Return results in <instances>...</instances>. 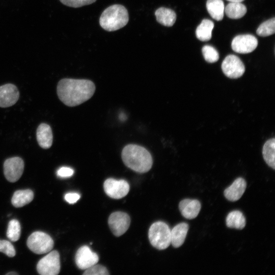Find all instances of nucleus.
Returning a JSON list of instances; mask_svg holds the SVG:
<instances>
[{
  "instance_id": "f257e3e1",
  "label": "nucleus",
  "mask_w": 275,
  "mask_h": 275,
  "mask_svg": "<svg viewBox=\"0 0 275 275\" xmlns=\"http://www.w3.org/2000/svg\"><path fill=\"white\" fill-rule=\"evenodd\" d=\"M95 86L88 79L63 78L57 85L59 99L66 105L75 106L90 99L95 91Z\"/></svg>"
},
{
  "instance_id": "f03ea898",
  "label": "nucleus",
  "mask_w": 275,
  "mask_h": 275,
  "mask_svg": "<svg viewBox=\"0 0 275 275\" xmlns=\"http://www.w3.org/2000/svg\"><path fill=\"white\" fill-rule=\"evenodd\" d=\"M121 157L127 167L140 173L148 172L153 164L150 153L145 148L135 144L126 145L122 151Z\"/></svg>"
},
{
  "instance_id": "7ed1b4c3",
  "label": "nucleus",
  "mask_w": 275,
  "mask_h": 275,
  "mask_svg": "<svg viewBox=\"0 0 275 275\" xmlns=\"http://www.w3.org/2000/svg\"><path fill=\"white\" fill-rule=\"evenodd\" d=\"M128 20L126 8L122 5L115 4L103 11L99 18V24L104 30L111 32L124 27Z\"/></svg>"
},
{
  "instance_id": "20e7f679",
  "label": "nucleus",
  "mask_w": 275,
  "mask_h": 275,
  "mask_svg": "<svg viewBox=\"0 0 275 275\" xmlns=\"http://www.w3.org/2000/svg\"><path fill=\"white\" fill-rule=\"evenodd\" d=\"M148 237L153 247L159 250H164L171 244V230L166 223L156 222L149 229Z\"/></svg>"
},
{
  "instance_id": "39448f33",
  "label": "nucleus",
  "mask_w": 275,
  "mask_h": 275,
  "mask_svg": "<svg viewBox=\"0 0 275 275\" xmlns=\"http://www.w3.org/2000/svg\"><path fill=\"white\" fill-rule=\"evenodd\" d=\"M27 245L31 251L37 254H42L50 251L54 242L52 238L47 234L36 231L28 237Z\"/></svg>"
},
{
  "instance_id": "423d86ee",
  "label": "nucleus",
  "mask_w": 275,
  "mask_h": 275,
  "mask_svg": "<svg viewBox=\"0 0 275 275\" xmlns=\"http://www.w3.org/2000/svg\"><path fill=\"white\" fill-rule=\"evenodd\" d=\"M38 272L41 275H57L60 271V255L52 251L41 259L37 265Z\"/></svg>"
},
{
  "instance_id": "0eeeda50",
  "label": "nucleus",
  "mask_w": 275,
  "mask_h": 275,
  "mask_svg": "<svg viewBox=\"0 0 275 275\" xmlns=\"http://www.w3.org/2000/svg\"><path fill=\"white\" fill-rule=\"evenodd\" d=\"M103 188L108 197L113 199H119L127 195L129 191V185L123 179L108 178L103 183Z\"/></svg>"
},
{
  "instance_id": "6e6552de",
  "label": "nucleus",
  "mask_w": 275,
  "mask_h": 275,
  "mask_svg": "<svg viewBox=\"0 0 275 275\" xmlns=\"http://www.w3.org/2000/svg\"><path fill=\"white\" fill-rule=\"evenodd\" d=\"M108 224L114 235L119 237L124 234L129 228L130 218L125 212L116 211L111 214Z\"/></svg>"
},
{
  "instance_id": "1a4fd4ad",
  "label": "nucleus",
  "mask_w": 275,
  "mask_h": 275,
  "mask_svg": "<svg viewBox=\"0 0 275 275\" xmlns=\"http://www.w3.org/2000/svg\"><path fill=\"white\" fill-rule=\"evenodd\" d=\"M222 69L226 76L235 79L241 77L243 74L245 66L238 57L230 54L223 61Z\"/></svg>"
},
{
  "instance_id": "9d476101",
  "label": "nucleus",
  "mask_w": 275,
  "mask_h": 275,
  "mask_svg": "<svg viewBox=\"0 0 275 275\" xmlns=\"http://www.w3.org/2000/svg\"><path fill=\"white\" fill-rule=\"evenodd\" d=\"M4 173L7 180L11 182L18 180L22 175L24 163L19 157L7 159L4 163Z\"/></svg>"
},
{
  "instance_id": "9b49d317",
  "label": "nucleus",
  "mask_w": 275,
  "mask_h": 275,
  "mask_svg": "<svg viewBox=\"0 0 275 275\" xmlns=\"http://www.w3.org/2000/svg\"><path fill=\"white\" fill-rule=\"evenodd\" d=\"M258 45L257 39L250 34L236 36L231 43L232 49L239 53H248L254 51Z\"/></svg>"
},
{
  "instance_id": "f8f14e48",
  "label": "nucleus",
  "mask_w": 275,
  "mask_h": 275,
  "mask_svg": "<svg viewBox=\"0 0 275 275\" xmlns=\"http://www.w3.org/2000/svg\"><path fill=\"white\" fill-rule=\"evenodd\" d=\"M98 261L99 257L97 254L92 252L87 245L79 248L75 256V263L81 269H86L97 264Z\"/></svg>"
},
{
  "instance_id": "ddd939ff",
  "label": "nucleus",
  "mask_w": 275,
  "mask_h": 275,
  "mask_svg": "<svg viewBox=\"0 0 275 275\" xmlns=\"http://www.w3.org/2000/svg\"><path fill=\"white\" fill-rule=\"evenodd\" d=\"M19 92L17 87L12 84L0 86V107H8L18 101Z\"/></svg>"
},
{
  "instance_id": "4468645a",
  "label": "nucleus",
  "mask_w": 275,
  "mask_h": 275,
  "mask_svg": "<svg viewBox=\"0 0 275 275\" xmlns=\"http://www.w3.org/2000/svg\"><path fill=\"white\" fill-rule=\"evenodd\" d=\"M201 208V203L197 200L186 199L182 200L179 204V209L182 215L189 219L196 218Z\"/></svg>"
},
{
  "instance_id": "2eb2a0df",
  "label": "nucleus",
  "mask_w": 275,
  "mask_h": 275,
  "mask_svg": "<svg viewBox=\"0 0 275 275\" xmlns=\"http://www.w3.org/2000/svg\"><path fill=\"white\" fill-rule=\"evenodd\" d=\"M246 187V183L242 178L236 179L224 192L225 198L229 201L235 202L240 199Z\"/></svg>"
},
{
  "instance_id": "dca6fc26",
  "label": "nucleus",
  "mask_w": 275,
  "mask_h": 275,
  "mask_svg": "<svg viewBox=\"0 0 275 275\" xmlns=\"http://www.w3.org/2000/svg\"><path fill=\"white\" fill-rule=\"evenodd\" d=\"M36 138L39 145L43 149L49 148L52 144L53 135L50 126L46 123L40 124L36 131Z\"/></svg>"
},
{
  "instance_id": "f3484780",
  "label": "nucleus",
  "mask_w": 275,
  "mask_h": 275,
  "mask_svg": "<svg viewBox=\"0 0 275 275\" xmlns=\"http://www.w3.org/2000/svg\"><path fill=\"white\" fill-rule=\"evenodd\" d=\"M189 229L185 223H179L171 230V244L175 248L181 246L184 242Z\"/></svg>"
},
{
  "instance_id": "a211bd4d",
  "label": "nucleus",
  "mask_w": 275,
  "mask_h": 275,
  "mask_svg": "<svg viewBox=\"0 0 275 275\" xmlns=\"http://www.w3.org/2000/svg\"><path fill=\"white\" fill-rule=\"evenodd\" d=\"M156 20L161 24L166 26H172L176 20V14L172 9L160 7L155 12Z\"/></svg>"
},
{
  "instance_id": "6ab92c4d",
  "label": "nucleus",
  "mask_w": 275,
  "mask_h": 275,
  "mask_svg": "<svg viewBox=\"0 0 275 275\" xmlns=\"http://www.w3.org/2000/svg\"><path fill=\"white\" fill-rule=\"evenodd\" d=\"M33 198L34 193L32 190H18L14 193L11 202L14 207H21L30 203Z\"/></svg>"
},
{
  "instance_id": "aec40b11",
  "label": "nucleus",
  "mask_w": 275,
  "mask_h": 275,
  "mask_svg": "<svg viewBox=\"0 0 275 275\" xmlns=\"http://www.w3.org/2000/svg\"><path fill=\"white\" fill-rule=\"evenodd\" d=\"M247 9L241 2H230L225 7L224 12L231 19L242 18L246 14Z\"/></svg>"
},
{
  "instance_id": "412c9836",
  "label": "nucleus",
  "mask_w": 275,
  "mask_h": 275,
  "mask_svg": "<svg viewBox=\"0 0 275 275\" xmlns=\"http://www.w3.org/2000/svg\"><path fill=\"white\" fill-rule=\"evenodd\" d=\"M206 8L213 19L217 21L223 19L225 9L223 0H207Z\"/></svg>"
},
{
  "instance_id": "4be33fe9",
  "label": "nucleus",
  "mask_w": 275,
  "mask_h": 275,
  "mask_svg": "<svg viewBox=\"0 0 275 275\" xmlns=\"http://www.w3.org/2000/svg\"><path fill=\"white\" fill-rule=\"evenodd\" d=\"M226 223L228 228L241 230L245 226L246 220L241 212L234 210L228 214Z\"/></svg>"
},
{
  "instance_id": "5701e85b",
  "label": "nucleus",
  "mask_w": 275,
  "mask_h": 275,
  "mask_svg": "<svg viewBox=\"0 0 275 275\" xmlns=\"http://www.w3.org/2000/svg\"><path fill=\"white\" fill-rule=\"evenodd\" d=\"M214 28L213 22L209 19H203L198 26L196 31L197 38L202 41H207L211 39L212 31Z\"/></svg>"
},
{
  "instance_id": "b1692460",
  "label": "nucleus",
  "mask_w": 275,
  "mask_h": 275,
  "mask_svg": "<svg viewBox=\"0 0 275 275\" xmlns=\"http://www.w3.org/2000/svg\"><path fill=\"white\" fill-rule=\"evenodd\" d=\"M262 154L263 158L268 166L275 169V139H270L264 144Z\"/></svg>"
},
{
  "instance_id": "393cba45",
  "label": "nucleus",
  "mask_w": 275,
  "mask_h": 275,
  "mask_svg": "<svg viewBox=\"0 0 275 275\" xmlns=\"http://www.w3.org/2000/svg\"><path fill=\"white\" fill-rule=\"evenodd\" d=\"M275 33V18L267 20L258 28L256 33L261 37H267Z\"/></svg>"
},
{
  "instance_id": "a878e982",
  "label": "nucleus",
  "mask_w": 275,
  "mask_h": 275,
  "mask_svg": "<svg viewBox=\"0 0 275 275\" xmlns=\"http://www.w3.org/2000/svg\"><path fill=\"white\" fill-rule=\"evenodd\" d=\"M21 227L19 222L15 219L11 220L8 226L7 236L12 241H17L20 236Z\"/></svg>"
},
{
  "instance_id": "bb28decb",
  "label": "nucleus",
  "mask_w": 275,
  "mask_h": 275,
  "mask_svg": "<svg viewBox=\"0 0 275 275\" xmlns=\"http://www.w3.org/2000/svg\"><path fill=\"white\" fill-rule=\"evenodd\" d=\"M202 53L205 60L208 63H213L219 59V54L217 51L210 45H205L203 47Z\"/></svg>"
},
{
  "instance_id": "cd10ccee",
  "label": "nucleus",
  "mask_w": 275,
  "mask_h": 275,
  "mask_svg": "<svg viewBox=\"0 0 275 275\" xmlns=\"http://www.w3.org/2000/svg\"><path fill=\"white\" fill-rule=\"evenodd\" d=\"M84 275H107L109 274L106 268L100 264H95L86 269Z\"/></svg>"
},
{
  "instance_id": "c85d7f7f",
  "label": "nucleus",
  "mask_w": 275,
  "mask_h": 275,
  "mask_svg": "<svg viewBox=\"0 0 275 275\" xmlns=\"http://www.w3.org/2000/svg\"><path fill=\"white\" fill-rule=\"evenodd\" d=\"M0 252H3L10 257L15 255V250L12 243L6 240H0Z\"/></svg>"
},
{
  "instance_id": "c756f323",
  "label": "nucleus",
  "mask_w": 275,
  "mask_h": 275,
  "mask_svg": "<svg viewBox=\"0 0 275 275\" xmlns=\"http://www.w3.org/2000/svg\"><path fill=\"white\" fill-rule=\"evenodd\" d=\"M96 0H60L64 5L73 8H78L94 3Z\"/></svg>"
},
{
  "instance_id": "7c9ffc66",
  "label": "nucleus",
  "mask_w": 275,
  "mask_h": 275,
  "mask_svg": "<svg viewBox=\"0 0 275 275\" xmlns=\"http://www.w3.org/2000/svg\"><path fill=\"white\" fill-rule=\"evenodd\" d=\"M74 173V170L69 167H62L60 168L57 171V175L60 177H69Z\"/></svg>"
},
{
  "instance_id": "2f4dec72",
  "label": "nucleus",
  "mask_w": 275,
  "mask_h": 275,
  "mask_svg": "<svg viewBox=\"0 0 275 275\" xmlns=\"http://www.w3.org/2000/svg\"><path fill=\"white\" fill-rule=\"evenodd\" d=\"M65 200L70 204L76 203L80 198V195L76 193H69L65 195Z\"/></svg>"
},
{
  "instance_id": "473e14b6",
  "label": "nucleus",
  "mask_w": 275,
  "mask_h": 275,
  "mask_svg": "<svg viewBox=\"0 0 275 275\" xmlns=\"http://www.w3.org/2000/svg\"><path fill=\"white\" fill-rule=\"evenodd\" d=\"M230 2H242L244 0H227Z\"/></svg>"
},
{
  "instance_id": "72a5a7b5",
  "label": "nucleus",
  "mask_w": 275,
  "mask_h": 275,
  "mask_svg": "<svg viewBox=\"0 0 275 275\" xmlns=\"http://www.w3.org/2000/svg\"><path fill=\"white\" fill-rule=\"evenodd\" d=\"M7 274H17V273L16 272H9V273H7Z\"/></svg>"
}]
</instances>
